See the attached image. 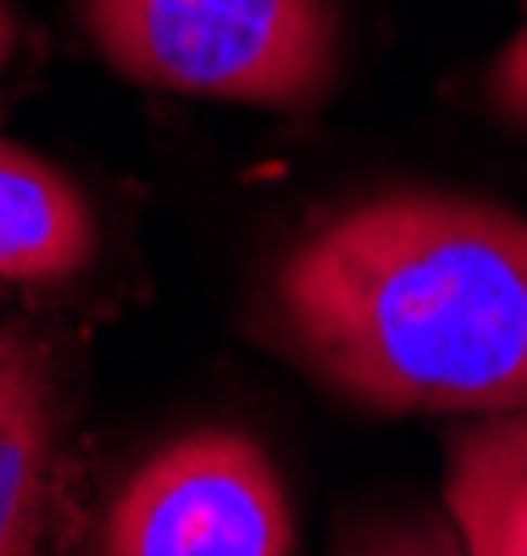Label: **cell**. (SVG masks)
<instances>
[{"label":"cell","mask_w":527,"mask_h":556,"mask_svg":"<svg viewBox=\"0 0 527 556\" xmlns=\"http://www.w3.org/2000/svg\"><path fill=\"white\" fill-rule=\"evenodd\" d=\"M256 334L372 412L527 406V223L450 190L356 201L272 267Z\"/></svg>","instance_id":"obj_1"},{"label":"cell","mask_w":527,"mask_h":556,"mask_svg":"<svg viewBox=\"0 0 527 556\" xmlns=\"http://www.w3.org/2000/svg\"><path fill=\"white\" fill-rule=\"evenodd\" d=\"M83 34L133 84L300 112L339 78L333 0H78Z\"/></svg>","instance_id":"obj_2"},{"label":"cell","mask_w":527,"mask_h":556,"mask_svg":"<svg viewBox=\"0 0 527 556\" xmlns=\"http://www.w3.org/2000/svg\"><path fill=\"white\" fill-rule=\"evenodd\" d=\"M101 556H295V506L250 434L195 429L117 484Z\"/></svg>","instance_id":"obj_3"},{"label":"cell","mask_w":527,"mask_h":556,"mask_svg":"<svg viewBox=\"0 0 527 556\" xmlns=\"http://www.w3.org/2000/svg\"><path fill=\"white\" fill-rule=\"evenodd\" d=\"M73 395L56 345L0 317V556H62L73 534Z\"/></svg>","instance_id":"obj_4"},{"label":"cell","mask_w":527,"mask_h":556,"mask_svg":"<svg viewBox=\"0 0 527 556\" xmlns=\"http://www.w3.org/2000/svg\"><path fill=\"white\" fill-rule=\"evenodd\" d=\"M445 513L461 556H527V406L477 412L450 434Z\"/></svg>","instance_id":"obj_5"},{"label":"cell","mask_w":527,"mask_h":556,"mask_svg":"<svg viewBox=\"0 0 527 556\" xmlns=\"http://www.w3.org/2000/svg\"><path fill=\"white\" fill-rule=\"evenodd\" d=\"M94 256V212L78 184L12 139H0V278L56 285Z\"/></svg>","instance_id":"obj_6"},{"label":"cell","mask_w":527,"mask_h":556,"mask_svg":"<svg viewBox=\"0 0 527 556\" xmlns=\"http://www.w3.org/2000/svg\"><path fill=\"white\" fill-rule=\"evenodd\" d=\"M333 556H461L450 523L400 506V513H367L350 518L333 540Z\"/></svg>","instance_id":"obj_7"},{"label":"cell","mask_w":527,"mask_h":556,"mask_svg":"<svg viewBox=\"0 0 527 556\" xmlns=\"http://www.w3.org/2000/svg\"><path fill=\"white\" fill-rule=\"evenodd\" d=\"M484 101L505 128L527 134V28L494 56V67L484 73Z\"/></svg>","instance_id":"obj_8"},{"label":"cell","mask_w":527,"mask_h":556,"mask_svg":"<svg viewBox=\"0 0 527 556\" xmlns=\"http://www.w3.org/2000/svg\"><path fill=\"white\" fill-rule=\"evenodd\" d=\"M12 45H17V17H12V7H7V0H0V67H7Z\"/></svg>","instance_id":"obj_9"}]
</instances>
